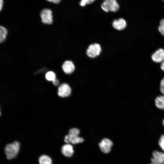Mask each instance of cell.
Returning a JSON list of instances; mask_svg holds the SVG:
<instances>
[{
    "instance_id": "1",
    "label": "cell",
    "mask_w": 164,
    "mask_h": 164,
    "mask_svg": "<svg viewBox=\"0 0 164 164\" xmlns=\"http://www.w3.org/2000/svg\"><path fill=\"white\" fill-rule=\"evenodd\" d=\"M20 147V143L17 141L7 145L5 150L7 159H11L16 157L19 152Z\"/></svg>"
},
{
    "instance_id": "2",
    "label": "cell",
    "mask_w": 164,
    "mask_h": 164,
    "mask_svg": "<svg viewBox=\"0 0 164 164\" xmlns=\"http://www.w3.org/2000/svg\"><path fill=\"white\" fill-rule=\"evenodd\" d=\"M101 51L100 45L98 43H94L89 46L86 51V54L89 57L94 58L98 56Z\"/></svg>"
},
{
    "instance_id": "3",
    "label": "cell",
    "mask_w": 164,
    "mask_h": 164,
    "mask_svg": "<svg viewBox=\"0 0 164 164\" xmlns=\"http://www.w3.org/2000/svg\"><path fill=\"white\" fill-rule=\"evenodd\" d=\"M52 11L47 9L43 10L40 14L42 22L44 24H51L53 22Z\"/></svg>"
},
{
    "instance_id": "4",
    "label": "cell",
    "mask_w": 164,
    "mask_h": 164,
    "mask_svg": "<svg viewBox=\"0 0 164 164\" xmlns=\"http://www.w3.org/2000/svg\"><path fill=\"white\" fill-rule=\"evenodd\" d=\"M71 93V88L67 83H62L58 87L57 94L61 97H68L70 95Z\"/></svg>"
},
{
    "instance_id": "5",
    "label": "cell",
    "mask_w": 164,
    "mask_h": 164,
    "mask_svg": "<svg viewBox=\"0 0 164 164\" xmlns=\"http://www.w3.org/2000/svg\"><path fill=\"white\" fill-rule=\"evenodd\" d=\"M113 144L112 142L110 139L105 138L99 143V146L102 152L107 153L110 152Z\"/></svg>"
},
{
    "instance_id": "6",
    "label": "cell",
    "mask_w": 164,
    "mask_h": 164,
    "mask_svg": "<svg viewBox=\"0 0 164 164\" xmlns=\"http://www.w3.org/2000/svg\"><path fill=\"white\" fill-rule=\"evenodd\" d=\"M151 162L154 164H164V153L155 151L152 154Z\"/></svg>"
},
{
    "instance_id": "7",
    "label": "cell",
    "mask_w": 164,
    "mask_h": 164,
    "mask_svg": "<svg viewBox=\"0 0 164 164\" xmlns=\"http://www.w3.org/2000/svg\"><path fill=\"white\" fill-rule=\"evenodd\" d=\"M151 58L155 63L162 62L164 61V50L162 48L158 49L152 54Z\"/></svg>"
},
{
    "instance_id": "8",
    "label": "cell",
    "mask_w": 164,
    "mask_h": 164,
    "mask_svg": "<svg viewBox=\"0 0 164 164\" xmlns=\"http://www.w3.org/2000/svg\"><path fill=\"white\" fill-rule=\"evenodd\" d=\"M64 141L66 143L75 144L83 142L84 139L79 136H73L68 134L65 136Z\"/></svg>"
},
{
    "instance_id": "9",
    "label": "cell",
    "mask_w": 164,
    "mask_h": 164,
    "mask_svg": "<svg viewBox=\"0 0 164 164\" xmlns=\"http://www.w3.org/2000/svg\"><path fill=\"white\" fill-rule=\"evenodd\" d=\"M62 68L65 73L70 74L74 71L75 66L72 61L70 60H66L63 64Z\"/></svg>"
},
{
    "instance_id": "10",
    "label": "cell",
    "mask_w": 164,
    "mask_h": 164,
    "mask_svg": "<svg viewBox=\"0 0 164 164\" xmlns=\"http://www.w3.org/2000/svg\"><path fill=\"white\" fill-rule=\"evenodd\" d=\"M61 151L62 154L65 157H70L74 153L73 147L71 144L67 143L62 146Z\"/></svg>"
},
{
    "instance_id": "11",
    "label": "cell",
    "mask_w": 164,
    "mask_h": 164,
    "mask_svg": "<svg viewBox=\"0 0 164 164\" xmlns=\"http://www.w3.org/2000/svg\"><path fill=\"white\" fill-rule=\"evenodd\" d=\"M113 27L115 29L121 30L125 29L127 26L126 21L123 18H120L118 19H115L112 22Z\"/></svg>"
},
{
    "instance_id": "12",
    "label": "cell",
    "mask_w": 164,
    "mask_h": 164,
    "mask_svg": "<svg viewBox=\"0 0 164 164\" xmlns=\"http://www.w3.org/2000/svg\"><path fill=\"white\" fill-rule=\"evenodd\" d=\"M155 103L158 108L164 110V95H159L156 97L155 99Z\"/></svg>"
},
{
    "instance_id": "13",
    "label": "cell",
    "mask_w": 164,
    "mask_h": 164,
    "mask_svg": "<svg viewBox=\"0 0 164 164\" xmlns=\"http://www.w3.org/2000/svg\"><path fill=\"white\" fill-rule=\"evenodd\" d=\"M39 164H52V161L51 158L45 155L40 156L39 159Z\"/></svg>"
},
{
    "instance_id": "14",
    "label": "cell",
    "mask_w": 164,
    "mask_h": 164,
    "mask_svg": "<svg viewBox=\"0 0 164 164\" xmlns=\"http://www.w3.org/2000/svg\"><path fill=\"white\" fill-rule=\"evenodd\" d=\"M110 11L115 12L119 9V6L116 0H108Z\"/></svg>"
},
{
    "instance_id": "15",
    "label": "cell",
    "mask_w": 164,
    "mask_h": 164,
    "mask_svg": "<svg viewBox=\"0 0 164 164\" xmlns=\"http://www.w3.org/2000/svg\"><path fill=\"white\" fill-rule=\"evenodd\" d=\"M8 33L7 29L2 26H0V42L2 43L5 40L6 37Z\"/></svg>"
},
{
    "instance_id": "16",
    "label": "cell",
    "mask_w": 164,
    "mask_h": 164,
    "mask_svg": "<svg viewBox=\"0 0 164 164\" xmlns=\"http://www.w3.org/2000/svg\"><path fill=\"white\" fill-rule=\"evenodd\" d=\"M45 77L47 80L52 81L56 79V75L54 72L50 71L46 73Z\"/></svg>"
},
{
    "instance_id": "17",
    "label": "cell",
    "mask_w": 164,
    "mask_h": 164,
    "mask_svg": "<svg viewBox=\"0 0 164 164\" xmlns=\"http://www.w3.org/2000/svg\"><path fill=\"white\" fill-rule=\"evenodd\" d=\"M101 8L105 12H108L110 11L108 0H104L101 5Z\"/></svg>"
},
{
    "instance_id": "18",
    "label": "cell",
    "mask_w": 164,
    "mask_h": 164,
    "mask_svg": "<svg viewBox=\"0 0 164 164\" xmlns=\"http://www.w3.org/2000/svg\"><path fill=\"white\" fill-rule=\"evenodd\" d=\"M158 30L161 34L164 36V18L162 19L160 21L158 27Z\"/></svg>"
},
{
    "instance_id": "19",
    "label": "cell",
    "mask_w": 164,
    "mask_h": 164,
    "mask_svg": "<svg viewBox=\"0 0 164 164\" xmlns=\"http://www.w3.org/2000/svg\"><path fill=\"white\" fill-rule=\"evenodd\" d=\"M80 133V130L77 128H73L70 129L69 134L73 136H78Z\"/></svg>"
},
{
    "instance_id": "20",
    "label": "cell",
    "mask_w": 164,
    "mask_h": 164,
    "mask_svg": "<svg viewBox=\"0 0 164 164\" xmlns=\"http://www.w3.org/2000/svg\"><path fill=\"white\" fill-rule=\"evenodd\" d=\"M159 144L160 148L164 151V134L161 136L159 141Z\"/></svg>"
},
{
    "instance_id": "21",
    "label": "cell",
    "mask_w": 164,
    "mask_h": 164,
    "mask_svg": "<svg viewBox=\"0 0 164 164\" xmlns=\"http://www.w3.org/2000/svg\"><path fill=\"white\" fill-rule=\"evenodd\" d=\"M95 0H81L80 4L81 6H84L87 4L92 3Z\"/></svg>"
},
{
    "instance_id": "22",
    "label": "cell",
    "mask_w": 164,
    "mask_h": 164,
    "mask_svg": "<svg viewBox=\"0 0 164 164\" xmlns=\"http://www.w3.org/2000/svg\"><path fill=\"white\" fill-rule=\"evenodd\" d=\"M160 90L161 92L164 95V77L161 81L160 85Z\"/></svg>"
},
{
    "instance_id": "23",
    "label": "cell",
    "mask_w": 164,
    "mask_h": 164,
    "mask_svg": "<svg viewBox=\"0 0 164 164\" xmlns=\"http://www.w3.org/2000/svg\"><path fill=\"white\" fill-rule=\"evenodd\" d=\"M52 82L53 85L56 86H58L60 83L59 80L56 78L52 81Z\"/></svg>"
},
{
    "instance_id": "24",
    "label": "cell",
    "mask_w": 164,
    "mask_h": 164,
    "mask_svg": "<svg viewBox=\"0 0 164 164\" xmlns=\"http://www.w3.org/2000/svg\"><path fill=\"white\" fill-rule=\"evenodd\" d=\"M47 1L54 3L55 4H57L59 3L60 1V0H47Z\"/></svg>"
},
{
    "instance_id": "25",
    "label": "cell",
    "mask_w": 164,
    "mask_h": 164,
    "mask_svg": "<svg viewBox=\"0 0 164 164\" xmlns=\"http://www.w3.org/2000/svg\"><path fill=\"white\" fill-rule=\"evenodd\" d=\"M160 68L161 70L164 71V61L161 63Z\"/></svg>"
},
{
    "instance_id": "26",
    "label": "cell",
    "mask_w": 164,
    "mask_h": 164,
    "mask_svg": "<svg viewBox=\"0 0 164 164\" xmlns=\"http://www.w3.org/2000/svg\"><path fill=\"white\" fill-rule=\"evenodd\" d=\"M3 5V0H0V10H1L2 8Z\"/></svg>"
},
{
    "instance_id": "27",
    "label": "cell",
    "mask_w": 164,
    "mask_h": 164,
    "mask_svg": "<svg viewBox=\"0 0 164 164\" xmlns=\"http://www.w3.org/2000/svg\"><path fill=\"white\" fill-rule=\"evenodd\" d=\"M162 123L163 125L164 126V119L162 120Z\"/></svg>"
},
{
    "instance_id": "28",
    "label": "cell",
    "mask_w": 164,
    "mask_h": 164,
    "mask_svg": "<svg viewBox=\"0 0 164 164\" xmlns=\"http://www.w3.org/2000/svg\"><path fill=\"white\" fill-rule=\"evenodd\" d=\"M150 164H154V163H152L151 162V163H150Z\"/></svg>"
},
{
    "instance_id": "29",
    "label": "cell",
    "mask_w": 164,
    "mask_h": 164,
    "mask_svg": "<svg viewBox=\"0 0 164 164\" xmlns=\"http://www.w3.org/2000/svg\"><path fill=\"white\" fill-rule=\"evenodd\" d=\"M163 0V1H164V0Z\"/></svg>"
}]
</instances>
